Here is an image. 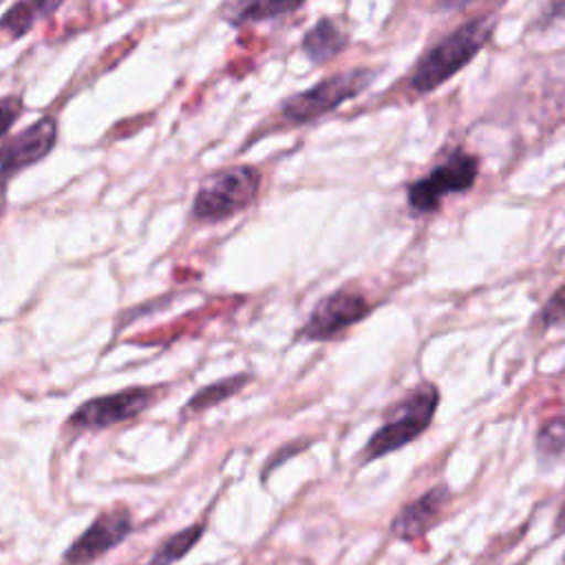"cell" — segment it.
<instances>
[{
	"label": "cell",
	"mask_w": 565,
	"mask_h": 565,
	"mask_svg": "<svg viewBox=\"0 0 565 565\" xmlns=\"http://www.w3.org/2000/svg\"><path fill=\"white\" fill-rule=\"evenodd\" d=\"M497 18L492 13L475 15L446 33L435 42L415 64L411 75V88L419 95L433 93L463 66H468L477 53L490 42Z\"/></svg>",
	"instance_id": "1"
},
{
	"label": "cell",
	"mask_w": 565,
	"mask_h": 565,
	"mask_svg": "<svg viewBox=\"0 0 565 565\" xmlns=\"http://www.w3.org/2000/svg\"><path fill=\"white\" fill-rule=\"evenodd\" d=\"M439 406V388L433 382H419L402 402L391 408L388 419L369 437L364 446V461L380 459L391 455L411 441H415L422 433L428 430Z\"/></svg>",
	"instance_id": "2"
},
{
	"label": "cell",
	"mask_w": 565,
	"mask_h": 565,
	"mask_svg": "<svg viewBox=\"0 0 565 565\" xmlns=\"http://www.w3.org/2000/svg\"><path fill=\"white\" fill-rule=\"evenodd\" d=\"M481 159L463 148H455L428 174L406 185V203L411 214H435L446 196L468 192L479 177Z\"/></svg>",
	"instance_id": "3"
},
{
	"label": "cell",
	"mask_w": 565,
	"mask_h": 565,
	"mask_svg": "<svg viewBox=\"0 0 565 565\" xmlns=\"http://www.w3.org/2000/svg\"><path fill=\"white\" fill-rule=\"evenodd\" d=\"M260 172L254 166H232L203 179L196 190L192 214L199 221L216 223L230 218L256 201Z\"/></svg>",
	"instance_id": "4"
},
{
	"label": "cell",
	"mask_w": 565,
	"mask_h": 565,
	"mask_svg": "<svg viewBox=\"0 0 565 565\" xmlns=\"http://www.w3.org/2000/svg\"><path fill=\"white\" fill-rule=\"evenodd\" d=\"M373 77L375 73L371 68H351L329 75L313 84L309 90L287 97L280 106V119L287 126L309 124L335 110L342 102L360 95L373 82Z\"/></svg>",
	"instance_id": "5"
},
{
	"label": "cell",
	"mask_w": 565,
	"mask_h": 565,
	"mask_svg": "<svg viewBox=\"0 0 565 565\" xmlns=\"http://www.w3.org/2000/svg\"><path fill=\"white\" fill-rule=\"evenodd\" d=\"M373 305L364 294L351 287H342L324 296L311 311L309 320L300 329V335L307 340H331L358 324L371 313Z\"/></svg>",
	"instance_id": "6"
},
{
	"label": "cell",
	"mask_w": 565,
	"mask_h": 565,
	"mask_svg": "<svg viewBox=\"0 0 565 565\" xmlns=\"http://www.w3.org/2000/svg\"><path fill=\"white\" fill-rule=\"evenodd\" d=\"M154 399V391L148 386H128L119 393L93 397L73 411L68 426L79 430H99L113 424L126 422L143 413Z\"/></svg>",
	"instance_id": "7"
},
{
	"label": "cell",
	"mask_w": 565,
	"mask_h": 565,
	"mask_svg": "<svg viewBox=\"0 0 565 565\" xmlns=\"http://www.w3.org/2000/svg\"><path fill=\"white\" fill-rule=\"evenodd\" d=\"M132 532V516L126 508L99 512L93 523L68 545L64 565H90L117 547Z\"/></svg>",
	"instance_id": "8"
},
{
	"label": "cell",
	"mask_w": 565,
	"mask_h": 565,
	"mask_svg": "<svg viewBox=\"0 0 565 565\" xmlns=\"http://www.w3.org/2000/svg\"><path fill=\"white\" fill-rule=\"evenodd\" d=\"M55 137V119L42 117L0 146V194L18 172L38 163L53 150Z\"/></svg>",
	"instance_id": "9"
},
{
	"label": "cell",
	"mask_w": 565,
	"mask_h": 565,
	"mask_svg": "<svg viewBox=\"0 0 565 565\" xmlns=\"http://www.w3.org/2000/svg\"><path fill=\"white\" fill-rule=\"evenodd\" d=\"M452 501V492L446 483H435L417 499L408 501L397 510L391 521V534L399 541H419L424 539L439 521L448 503Z\"/></svg>",
	"instance_id": "10"
},
{
	"label": "cell",
	"mask_w": 565,
	"mask_h": 565,
	"mask_svg": "<svg viewBox=\"0 0 565 565\" xmlns=\"http://www.w3.org/2000/svg\"><path fill=\"white\" fill-rule=\"evenodd\" d=\"M349 44V35L333 18H320L302 38V51L313 64H324Z\"/></svg>",
	"instance_id": "11"
},
{
	"label": "cell",
	"mask_w": 565,
	"mask_h": 565,
	"mask_svg": "<svg viewBox=\"0 0 565 565\" xmlns=\"http://www.w3.org/2000/svg\"><path fill=\"white\" fill-rule=\"evenodd\" d=\"M57 7L60 2H15L2 13L0 31H4L9 40H18L35 24L38 18L55 11Z\"/></svg>",
	"instance_id": "12"
},
{
	"label": "cell",
	"mask_w": 565,
	"mask_h": 565,
	"mask_svg": "<svg viewBox=\"0 0 565 565\" xmlns=\"http://www.w3.org/2000/svg\"><path fill=\"white\" fill-rule=\"evenodd\" d=\"M203 530H205L203 523H194V525L179 530L177 534H172L170 539H166L159 545V550L152 554L148 565H174L181 556H185L196 545Z\"/></svg>",
	"instance_id": "13"
},
{
	"label": "cell",
	"mask_w": 565,
	"mask_h": 565,
	"mask_svg": "<svg viewBox=\"0 0 565 565\" xmlns=\"http://www.w3.org/2000/svg\"><path fill=\"white\" fill-rule=\"evenodd\" d=\"M249 382V375H230L225 380H218L214 384L203 386L201 391H196L192 395V399L185 404L188 413H196V411H205L232 395H236L245 384Z\"/></svg>",
	"instance_id": "14"
},
{
	"label": "cell",
	"mask_w": 565,
	"mask_h": 565,
	"mask_svg": "<svg viewBox=\"0 0 565 565\" xmlns=\"http://www.w3.org/2000/svg\"><path fill=\"white\" fill-rule=\"evenodd\" d=\"M565 452V415L547 419L536 433V455L541 461L558 459Z\"/></svg>",
	"instance_id": "15"
},
{
	"label": "cell",
	"mask_w": 565,
	"mask_h": 565,
	"mask_svg": "<svg viewBox=\"0 0 565 565\" xmlns=\"http://www.w3.org/2000/svg\"><path fill=\"white\" fill-rule=\"evenodd\" d=\"M300 7H302L300 2H249V4H241V9L236 7V15L232 18V22L241 24L245 20H267L280 13L296 11Z\"/></svg>",
	"instance_id": "16"
},
{
	"label": "cell",
	"mask_w": 565,
	"mask_h": 565,
	"mask_svg": "<svg viewBox=\"0 0 565 565\" xmlns=\"http://www.w3.org/2000/svg\"><path fill=\"white\" fill-rule=\"evenodd\" d=\"M561 322H565V282L539 309V313L534 318V327L539 331H547Z\"/></svg>",
	"instance_id": "17"
},
{
	"label": "cell",
	"mask_w": 565,
	"mask_h": 565,
	"mask_svg": "<svg viewBox=\"0 0 565 565\" xmlns=\"http://www.w3.org/2000/svg\"><path fill=\"white\" fill-rule=\"evenodd\" d=\"M22 115V99L18 95H9L0 99V139L13 126V121Z\"/></svg>",
	"instance_id": "18"
},
{
	"label": "cell",
	"mask_w": 565,
	"mask_h": 565,
	"mask_svg": "<svg viewBox=\"0 0 565 565\" xmlns=\"http://www.w3.org/2000/svg\"><path fill=\"white\" fill-rule=\"evenodd\" d=\"M561 534H565V503L561 505V510H558V514H556V519H554V532H552V536L556 539V536H561Z\"/></svg>",
	"instance_id": "19"
}]
</instances>
